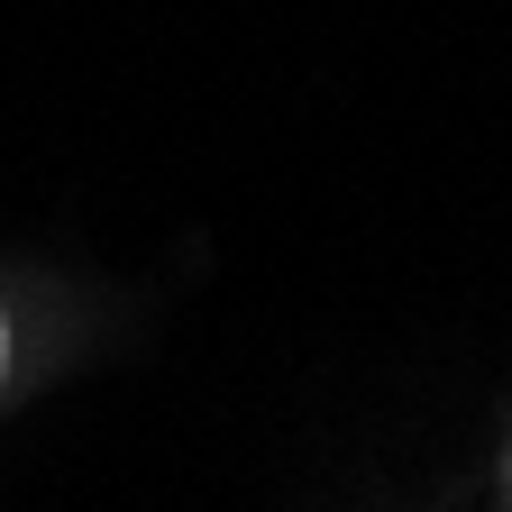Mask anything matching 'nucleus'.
Segmentation results:
<instances>
[{
  "instance_id": "nucleus-1",
  "label": "nucleus",
  "mask_w": 512,
  "mask_h": 512,
  "mask_svg": "<svg viewBox=\"0 0 512 512\" xmlns=\"http://www.w3.org/2000/svg\"><path fill=\"white\" fill-rule=\"evenodd\" d=\"M0 384H10V311H0Z\"/></svg>"
}]
</instances>
